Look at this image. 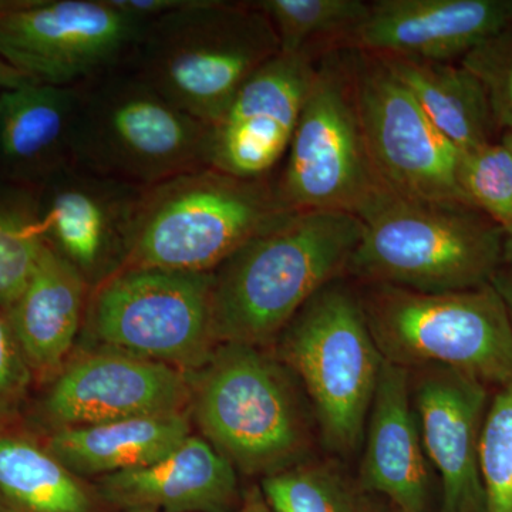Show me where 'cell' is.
Returning <instances> with one entry per match:
<instances>
[{
	"instance_id": "1",
	"label": "cell",
	"mask_w": 512,
	"mask_h": 512,
	"mask_svg": "<svg viewBox=\"0 0 512 512\" xmlns=\"http://www.w3.org/2000/svg\"><path fill=\"white\" fill-rule=\"evenodd\" d=\"M362 235L356 215L288 211L212 276L215 343L264 348L313 296L342 278Z\"/></svg>"
},
{
	"instance_id": "2",
	"label": "cell",
	"mask_w": 512,
	"mask_h": 512,
	"mask_svg": "<svg viewBox=\"0 0 512 512\" xmlns=\"http://www.w3.org/2000/svg\"><path fill=\"white\" fill-rule=\"evenodd\" d=\"M356 217L362 235L346 274L367 285L456 292L491 284L504 229L467 204L403 197L380 185Z\"/></svg>"
},
{
	"instance_id": "3",
	"label": "cell",
	"mask_w": 512,
	"mask_h": 512,
	"mask_svg": "<svg viewBox=\"0 0 512 512\" xmlns=\"http://www.w3.org/2000/svg\"><path fill=\"white\" fill-rule=\"evenodd\" d=\"M279 53L274 26L254 3L192 0L148 22L133 56L141 79L212 127L249 77Z\"/></svg>"
},
{
	"instance_id": "4",
	"label": "cell",
	"mask_w": 512,
	"mask_h": 512,
	"mask_svg": "<svg viewBox=\"0 0 512 512\" xmlns=\"http://www.w3.org/2000/svg\"><path fill=\"white\" fill-rule=\"evenodd\" d=\"M291 370L262 348L220 343L194 384L198 426L237 470L269 477L311 447V407Z\"/></svg>"
},
{
	"instance_id": "5",
	"label": "cell",
	"mask_w": 512,
	"mask_h": 512,
	"mask_svg": "<svg viewBox=\"0 0 512 512\" xmlns=\"http://www.w3.org/2000/svg\"><path fill=\"white\" fill-rule=\"evenodd\" d=\"M288 211L264 178L211 167L177 175L141 192L123 269L214 272Z\"/></svg>"
},
{
	"instance_id": "6",
	"label": "cell",
	"mask_w": 512,
	"mask_h": 512,
	"mask_svg": "<svg viewBox=\"0 0 512 512\" xmlns=\"http://www.w3.org/2000/svg\"><path fill=\"white\" fill-rule=\"evenodd\" d=\"M80 90L73 165L141 190L208 167L211 127L137 73Z\"/></svg>"
},
{
	"instance_id": "7",
	"label": "cell",
	"mask_w": 512,
	"mask_h": 512,
	"mask_svg": "<svg viewBox=\"0 0 512 512\" xmlns=\"http://www.w3.org/2000/svg\"><path fill=\"white\" fill-rule=\"evenodd\" d=\"M383 359L404 369L441 366L490 386L512 380V326L491 284L456 292L367 285L360 295Z\"/></svg>"
},
{
	"instance_id": "8",
	"label": "cell",
	"mask_w": 512,
	"mask_h": 512,
	"mask_svg": "<svg viewBox=\"0 0 512 512\" xmlns=\"http://www.w3.org/2000/svg\"><path fill=\"white\" fill-rule=\"evenodd\" d=\"M278 339L279 360L305 390L326 446L355 453L384 362L359 293L342 278L330 282Z\"/></svg>"
},
{
	"instance_id": "9",
	"label": "cell",
	"mask_w": 512,
	"mask_h": 512,
	"mask_svg": "<svg viewBox=\"0 0 512 512\" xmlns=\"http://www.w3.org/2000/svg\"><path fill=\"white\" fill-rule=\"evenodd\" d=\"M288 158L276 183L291 211H339L356 215L380 187L367 153L348 59L326 53L296 123Z\"/></svg>"
},
{
	"instance_id": "10",
	"label": "cell",
	"mask_w": 512,
	"mask_h": 512,
	"mask_svg": "<svg viewBox=\"0 0 512 512\" xmlns=\"http://www.w3.org/2000/svg\"><path fill=\"white\" fill-rule=\"evenodd\" d=\"M212 282V272L121 269L94 296V333L120 352L201 369L215 345Z\"/></svg>"
},
{
	"instance_id": "11",
	"label": "cell",
	"mask_w": 512,
	"mask_h": 512,
	"mask_svg": "<svg viewBox=\"0 0 512 512\" xmlns=\"http://www.w3.org/2000/svg\"><path fill=\"white\" fill-rule=\"evenodd\" d=\"M147 23L111 0H5L0 57L36 82L82 86L133 56Z\"/></svg>"
},
{
	"instance_id": "12",
	"label": "cell",
	"mask_w": 512,
	"mask_h": 512,
	"mask_svg": "<svg viewBox=\"0 0 512 512\" xmlns=\"http://www.w3.org/2000/svg\"><path fill=\"white\" fill-rule=\"evenodd\" d=\"M343 52L379 183L403 197L471 205L458 184L460 151L433 126L409 90L379 57Z\"/></svg>"
},
{
	"instance_id": "13",
	"label": "cell",
	"mask_w": 512,
	"mask_h": 512,
	"mask_svg": "<svg viewBox=\"0 0 512 512\" xmlns=\"http://www.w3.org/2000/svg\"><path fill=\"white\" fill-rule=\"evenodd\" d=\"M315 70V57L288 53L256 70L211 127L208 167L265 178L288 151Z\"/></svg>"
},
{
	"instance_id": "14",
	"label": "cell",
	"mask_w": 512,
	"mask_h": 512,
	"mask_svg": "<svg viewBox=\"0 0 512 512\" xmlns=\"http://www.w3.org/2000/svg\"><path fill=\"white\" fill-rule=\"evenodd\" d=\"M36 188L37 220L47 247L86 282L116 259L124 268L141 188L73 164Z\"/></svg>"
},
{
	"instance_id": "15",
	"label": "cell",
	"mask_w": 512,
	"mask_h": 512,
	"mask_svg": "<svg viewBox=\"0 0 512 512\" xmlns=\"http://www.w3.org/2000/svg\"><path fill=\"white\" fill-rule=\"evenodd\" d=\"M190 394L178 367L116 350L67 366L50 387L43 414L55 430L92 426L181 413Z\"/></svg>"
},
{
	"instance_id": "16",
	"label": "cell",
	"mask_w": 512,
	"mask_h": 512,
	"mask_svg": "<svg viewBox=\"0 0 512 512\" xmlns=\"http://www.w3.org/2000/svg\"><path fill=\"white\" fill-rule=\"evenodd\" d=\"M410 384L424 451L441 480L439 512H484L478 451L487 384L441 366L412 370Z\"/></svg>"
},
{
	"instance_id": "17",
	"label": "cell",
	"mask_w": 512,
	"mask_h": 512,
	"mask_svg": "<svg viewBox=\"0 0 512 512\" xmlns=\"http://www.w3.org/2000/svg\"><path fill=\"white\" fill-rule=\"evenodd\" d=\"M511 23L512 0H377L336 50L451 62Z\"/></svg>"
},
{
	"instance_id": "18",
	"label": "cell",
	"mask_w": 512,
	"mask_h": 512,
	"mask_svg": "<svg viewBox=\"0 0 512 512\" xmlns=\"http://www.w3.org/2000/svg\"><path fill=\"white\" fill-rule=\"evenodd\" d=\"M360 484L399 512H426L429 460L412 402L410 370L384 360L367 416Z\"/></svg>"
},
{
	"instance_id": "19",
	"label": "cell",
	"mask_w": 512,
	"mask_h": 512,
	"mask_svg": "<svg viewBox=\"0 0 512 512\" xmlns=\"http://www.w3.org/2000/svg\"><path fill=\"white\" fill-rule=\"evenodd\" d=\"M97 494L131 512H229L239 498L237 468L210 441L190 436L151 466L100 477Z\"/></svg>"
},
{
	"instance_id": "20",
	"label": "cell",
	"mask_w": 512,
	"mask_h": 512,
	"mask_svg": "<svg viewBox=\"0 0 512 512\" xmlns=\"http://www.w3.org/2000/svg\"><path fill=\"white\" fill-rule=\"evenodd\" d=\"M80 86L29 83L0 93V164L36 187L72 164Z\"/></svg>"
},
{
	"instance_id": "21",
	"label": "cell",
	"mask_w": 512,
	"mask_h": 512,
	"mask_svg": "<svg viewBox=\"0 0 512 512\" xmlns=\"http://www.w3.org/2000/svg\"><path fill=\"white\" fill-rule=\"evenodd\" d=\"M86 289L83 275L46 245L28 285L6 309L32 373L50 375L63 365L79 332Z\"/></svg>"
},
{
	"instance_id": "22",
	"label": "cell",
	"mask_w": 512,
	"mask_h": 512,
	"mask_svg": "<svg viewBox=\"0 0 512 512\" xmlns=\"http://www.w3.org/2000/svg\"><path fill=\"white\" fill-rule=\"evenodd\" d=\"M190 436L181 412L55 430L45 447L77 477H104L151 466Z\"/></svg>"
},
{
	"instance_id": "23",
	"label": "cell",
	"mask_w": 512,
	"mask_h": 512,
	"mask_svg": "<svg viewBox=\"0 0 512 512\" xmlns=\"http://www.w3.org/2000/svg\"><path fill=\"white\" fill-rule=\"evenodd\" d=\"M460 153L491 143L495 123L480 80L463 64L379 57Z\"/></svg>"
},
{
	"instance_id": "24",
	"label": "cell",
	"mask_w": 512,
	"mask_h": 512,
	"mask_svg": "<svg viewBox=\"0 0 512 512\" xmlns=\"http://www.w3.org/2000/svg\"><path fill=\"white\" fill-rule=\"evenodd\" d=\"M0 512H96L89 488L25 434L0 426Z\"/></svg>"
},
{
	"instance_id": "25",
	"label": "cell",
	"mask_w": 512,
	"mask_h": 512,
	"mask_svg": "<svg viewBox=\"0 0 512 512\" xmlns=\"http://www.w3.org/2000/svg\"><path fill=\"white\" fill-rule=\"evenodd\" d=\"M274 26L281 53L313 57L319 43L325 52L338 49L366 19L363 0H259L252 2Z\"/></svg>"
},
{
	"instance_id": "26",
	"label": "cell",
	"mask_w": 512,
	"mask_h": 512,
	"mask_svg": "<svg viewBox=\"0 0 512 512\" xmlns=\"http://www.w3.org/2000/svg\"><path fill=\"white\" fill-rule=\"evenodd\" d=\"M35 195L0 194V308L9 309L32 278L43 249Z\"/></svg>"
},
{
	"instance_id": "27",
	"label": "cell",
	"mask_w": 512,
	"mask_h": 512,
	"mask_svg": "<svg viewBox=\"0 0 512 512\" xmlns=\"http://www.w3.org/2000/svg\"><path fill=\"white\" fill-rule=\"evenodd\" d=\"M262 495L274 512H365L338 468L325 463L262 478Z\"/></svg>"
},
{
	"instance_id": "28",
	"label": "cell",
	"mask_w": 512,
	"mask_h": 512,
	"mask_svg": "<svg viewBox=\"0 0 512 512\" xmlns=\"http://www.w3.org/2000/svg\"><path fill=\"white\" fill-rule=\"evenodd\" d=\"M457 178L474 208L504 231L512 228V153L503 141L460 153Z\"/></svg>"
},
{
	"instance_id": "29",
	"label": "cell",
	"mask_w": 512,
	"mask_h": 512,
	"mask_svg": "<svg viewBox=\"0 0 512 512\" xmlns=\"http://www.w3.org/2000/svg\"><path fill=\"white\" fill-rule=\"evenodd\" d=\"M484 512H512V380L488 403L478 451Z\"/></svg>"
},
{
	"instance_id": "30",
	"label": "cell",
	"mask_w": 512,
	"mask_h": 512,
	"mask_svg": "<svg viewBox=\"0 0 512 512\" xmlns=\"http://www.w3.org/2000/svg\"><path fill=\"white\" fill-rule=\"evenodd\" d=\"M483 84L497 126L512 131V23L461 59Z\"/></svg>"
},
{
	"instance_id": "31",
	"label": "cell",
	"mask_w": 512,
	"mask_h": 512,
	"mask_svg": "<svg viewBox=\"0 0 512 512\" xmlns=\"http://www.w3.org/2000/svg\"><path fill=\"white\" fill-rule=\"evenodd\" d=\"M32 375L8 315L0 308V426L19 409Z\"/></svg>"
},
{
	"instance_id": "32",
	"label": "cell",
	"mask_w": 512,
	"mask_h": 512,
	"mask_svg": "<svg viewBox=\"0 0 512 512\" xmlns=\"http://www.w3.org/2000/svg\"><path fill=\"white\" fill-rule=\"evenodd\" d=\"M35 82L36 80L30 79L26 74L19 72L18 69L10 66L6 60H3L2 57H0V93L18 89V87L26 86V84Z\"/></svg>"
},
{
	"instance_id": "33",
	"label": "cell",
	"mask_w": 512,
	"mask_h": 512,
	"mask_svg": "<svg viewBox=\"0 0 512 512\" xmlns=\"http://www.w3.org/2000/svg\"><path fill=\"white\" fill-rule=\"evenodd\" d=\"M491 285L494 286L495 291L500 293L501 299L505 303L508 316H510L512 326V269L507 266H501L495 274Z\"/></svg>"
},
{
	"instance_id": "34",
	"label": "cell",
	"mask_w": 512,
	"mask_h": 512,
	"mask_svg": "<svg viewBox=\"0 0 512 512\" xmlns=\"http://www.w3.org/2000/svg\"><path fill=\"white\" fill-rule=\"evenodd\" d=\"M242 512H274L272 508L266 503L264 495L254 494L248 498L247 505H245Z\"/></svg>"
},
{
	"instance_id": "35",
	"label": "cell",
	"mask_w": 512,
	"mask_h": 512,
	"mask_svg": "<svg viewBox=\"0 0 512 512\" xmlns=\"http://www.w3.org/2000/svg\"><path fill=\"white\" fill-rule=\"evenodd\" d=\"M503 266L512 269V228L504 231Z\"/></svg>"
},
{
	"instance_id": "36",
	"label": "cell",
	"mask_w": 512,
	"mask_h": 512,
	"mask_svg": "<svg viewBox=\"0 0 512 512\" xmlns=\"http://www.w3.org/2000/svg\"><path fill=\"white\" fill-rule=\"evenodd\" d=\"M503 143L505 146H507L508 150L512 153V131H505V134L503 136Z\"/></svg>"
},
{
	"instance_id": "37",
	"label": "cell",
	"mask_w": 512,
	"mask_h": 512,
	"mask_svg": "<svg viewBox=\"0 0 512 512\" xmlns=\"http://www.w3.org/2000/svg\"><path fill=\"white\" fill-rule=\"evenodd\" d=\"M136 512H151V511H136Z\"/></svg>"
}]
</instances>
